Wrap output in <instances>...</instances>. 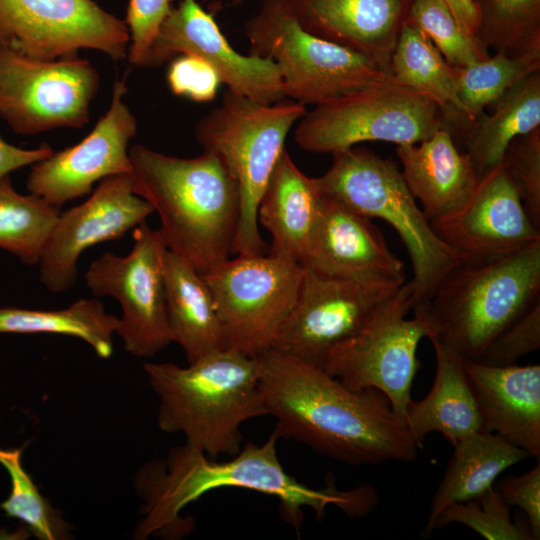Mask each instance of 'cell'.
Wrapping results in <instances>:
<instances>
[{
	"label": "cell",
	"mask_w": 540,
	"mask_h": 540,
	"mask_svg": "<svg viewBox=\"0 0 540 540\" xmlns=\"http://www.w3.org/2000/svg\"><path fill=\"white\" fill-rule=\"evenodd\" d=\"M540 301V241L493 258H466L439 283L424 310L428 339L478 361L490 342ZM414 310V311H416Z\"/></svg>",
	"instance_id": "5"
},
{
	"label": "cell",
	"mask_w": 540,
	"mask_h": 540,
	"mask_svg": "<svg viewBox=\"0 0 540 540\" xmlns=\"http://www.w3.org/2000/svg\"><path fill=\"white\" fill-rule=\"evenodd\" d=\"M99 86L86 59L41 60L0 47V118L18 134L81 128Z\"/></svg>",
	"instance_id": "13"
},
{
	"label": "cell",
	"mask_w": 540,
	"mask_h": 540,
	"mask_svg": "<svg viewBox=\"0 0 540 540\" xmlns=\"http://www.w3.org/2000/svg\"><path fill=\"white\" fill-rule=\"evenodd\" d=\"M444 1L463 29L471 37L477 40V33L480 25V14L475 2L473 0Z\"/></svg>",
	"instance_id": "43"
},
{
	"label": "cell",
	"mask_w": 540,
	"mask_h": 540,
	"mask_svg": "<svg viewBox=\"0 0 540 540\" xmlns=\"http://www.w3.org/2000/svg\"><path fill=\"white\" fill-rule=\"evenodd\" d=\"M442 125L432 100L393 79L315 106L298 121L294 140L302 150L334 154L366 141L416 144Z\"/></svg>",
	"instance_id": "9"
},
{
	"label": "cell",
	"mask_w": 540,
	"mask_h": 540,
	"mask_svg": "<svg viewBox=\"0 0 540 540\" xmlns=\"http://www.w3.org/2000/svg\"><path fill=\"white\" fill-rule=\"evenodd\" d=\"M125 21L93 0H0V47L41 60L78 56L81 49L127 57Z\"/></svg>",
	"instance_id": "15"
},
{
	"label": "cell",
	"mask_w": 540,
	"mask_h": 540,
	"mask_svg": "<svg viewBox=\"0 0 540 540\" xmlns=\"http://www.w3.org/2000/svg\"><path fill=\"white\" fill-rule=\"evenodd\" d=\"M444 476L435 491L421 535L429 537L448 506L474 499L492 487L509 467L530 457L498 434L478 431L454 446Z\"/></svg>",
	"instance_id": "27"
},
{
	"label": "cell",
	"mask_w": 540,
	"mask_h": 540,
	"mask_svg": "<svg viewBox=\"0 0 540 540\" xmlns=\"http://www.w3.org/2000/svg\"><path fill=\"white\" fill-rule=\"evenodd\" d=\"M491 107L489 115L477 119L464 144L478 178L502 162L514 138L540 128V70L513 85Z\"/></svg>",
	"instance_id": "29"
},
{
	"label": "cell",
	"mask_w": 540,
	"mask_h": 540,
	"mask_svg": "<svg viewBox=\"0 0 540 540\" xmlns=\"http://www.w3.org/2000/svg\"><path fill=\"white\" fill-rule=\"evenodd\" d=\"M407 21L417 26L452 66L465 67L490 56L463 29L444 0H412Z\"/></svg>",
	"instance_id": "35"
},
{
	"label": "cell",
	"mask_w": 540,
	"mask_h": 540,
	"mask_svg": "<svg viewBox=\"0 0 540 540\" xmlns=\"http://www.w3.org/2000/svg\"><path fill=\"white\" fill-rule=\"evenodd\" d=\"M304 29L390 72L412 0H289Z\"/></svg>",
	"instance_id": "21"
},
{
	"label": "cell",
	"mask_w": 540,
	"mask_h": 540,
	"mask_svg": "<svg viewBox=\"0 0 540 540\" xmlns=\"http://www.w3.org/2000/svg\"><path fill=\"white\" fill-rule=\"evenodd\" d=\"M431 225L466 258L504 256L540 241V229L529 218L501 163L479 178L473 195L458 212Z\"/></svg>",
	"instance_id": "19"
},
{
	"label": "cell",
	"mask_w": 540,
	"mask_h": 540,
	"mask_svg": "<svg viewBox=\"0 0 540 540\" xmlns=\"http://www.w3.org/2000/svg\"><path fill=\"white\" fill-rule=\"evenodd\" d=\"M167 83L177 96L195 102H210L216 97L222 82L209 63L195 55L182 54L170 63Z\"/></svg>",
	"instance_id": "39"
},
{
	"label": "cell",
	"mask_w": 540,
	"mask_h": 540,
	"mask_svg": "<svg viewBox=\"0 0 540 540\" xmlns=\"http://www.w3.org/2000/svg\"><path fill=\"white\" fill-rule=\"evenodd\" d=\"M540 70V54L509 56L496 52L465 67H456V89L466 125L465 141L484 108L491 106L513 85Z\"/></svg>",
	"instance_id": "32"
},
{
	"label": "cell",
	"mask_w": 540,
	"mask_h": 540,
	"mask_svg": "<svg viewBox=\"0 0 540 540\" xmlns=\"http://www.w3.org/2000/svg\"><path fill=\"white\" fill-rule=\"evenodd\" d=\"M540 347V301L504 328L487 346L479 362L491 366L515 365Z\"/></svg>",
	"instance_id": "38"
},
{
	"label": "cell",
	"mask_w": 540,
	"mask_h": 540,
	"mask_svg": "<svg viewBox=\"0 0 540 540\" xmlns=\"http://www.w3.org/2000/svg\"><path fill=\"white\" fill-rule=\"evenodd\" d=\"M501 164L516 187L529 218L540 229V128L514 138Z\"/></svg>",
	"instance_id": "37"
},
{
	"label": "cell",
	"mask_w": 540,
	"mask_h": 540,
	"mask_svg": "<svg viewBox=\"0 0 540 540\" xmlns=\"http://www.w3.org/2000/svg\"><path fill=\"white\" fill-rule=\"evenodd\" d=\"M164 281L172 341L182 347L188 363L226 349L216 305L205 279L168 249Z\"/></svg>",
	"instance_id": "26"
},
{
	"label": "cell",
	"mask_w": 540,
	"mask_h": 540,
	"mask_svg": "<svg viewBox=\"0 0 540 540\" xmlns=\"http://www.w3.org/2000/svg\"><path fill=\"white\" fill-rule=\"evenodd\" d=\"M125 79H116L108 110L77 144L31 165L26 187L60 209L65 203L90 194L96 182L129 174V142L137 121L127 103Z\"/></svg>",
	"instance_id": "18"
},
{
	"label": "cell",
	"mask_w": 540,
	"mask_h": 540,
	"mask_svg": "<svg viewBox=\"0 0 540 540\" xmlns=\"http://www.w3.org/2000/svg\"><path fill=\"white\" fill-rule=\"evenodd\" d=\"M483 431L540 458V365L491 366L464 359Z\"/></svg>",
	"instance_id": "22"
},
{
	"label": "cell",
	"mask_w": 540,
	"mask_h": 540,
	"mask_svg": "<svg viewBox=\"0 0 540 540\" xmlns=\"http://www.w3.org/2000/svg\"><path fill=\"white\" fill-rule=\"evenodd\" d=\"M274 432L349 465L411 462L418 447L388 398L354 389L324 368L269 349L258 356Z\"/></svg>",
	"instance_id": "1"
},
{
	"label": "cell",
	"mask_w": 540,
	"mask_h": 540,
	"mask_svg": "<svg viewBox=\"0 0 540 540\" xmlns=\"http://www.w3.org/2000/svg\"><path fill=\"white\" fill-rule=\"evenodd\" d=\"M171 0H129L125 23L130 42L127 58L140 66L162 21L171 9Z\"/></svg>",
	"instance_id": "40"
},
{
	"label": "cell",
	"mask_w": 540,
	"mask_h": 540,
	"mask_svg": "<svg viewBox=\"0 0 540 540\" xmlns=\"http://www.w3.org/2000/svg\"><path fill=\"white\" fill-rule=\"evenodd\" d=\"M479 10L477 40L509 56L540 54V0H473Z\"/></svg>",
	"instance_id": "33"
},
{
	"label": "cell",
	"mask_w": 540,
	"mask_h": 540,
	"mask_svg": "<svg viewBox=\"0 0 540 540\" xmlns=\"http://www.w3.org/2000/svg\"><path fill=\"white\" fill-rule=\"evenodd\" d=\"M251 54L273 61L286 99L329 103L393 80L370 59L302 27L289 0H263L247 21Z\"/></svg>",
	"instance_id": "8"
},
{
	"label": "cell",
	"mask_w": 540,
	"mask_h": 540,
	"mask_svg": "<svg viewBox=\"0 0 540 540\" xmlns=\"http://www.w3.org/2000/svg\"><path fill=\"white\" fill-rule=\"evenodd\" d=\"M53 149L48 144H41L33 149H24L5 141L0 135V178L11 172L48 157Z\"/></svg>",
	"instance_id": "42"
},
{
	"label": "cell",
	"mask_w": 540,
	"mask_h": 540,
	"mask_svg": "<svg viewBox=\"0 0 540 540\" xmlns=\"http://www.w3.org/2000/svg\"><path fill=\"white\" fill-rule=\"evenodd\" d=\"M436 373L429 393L410 400L404 421L418 449L430 433H440L453 446L468 435L483 431L482 419L464 369V358L435 339Z\"/></svg>",
	"instance_id": "25"
},
{
	"label": "cell",
	"mask_w": 540,
	"mask_h": 540,
	"mask_svg": "<svg viewBox=\"0 0 540 540\" xmlns=\"http://www.w3.org/2000/svg\"><path fill=\"white\" fill-rule=\"evenodd\" d=\"M412 293L411 284H403L355 335L329 353L323 365L327 373L351 388L382 392L401 417L412 399L413 380L420 368L419 342L429 335L424 310L406 318L412 310Z\"/></svg>",
	"instance_id": "10"
},
{
	"label": "cell",
	"mask_w": 540,
	"mask_h": 540,
	"mask_svg": "<svg viewBox=\"0 0 540 540\" xmlns=\"http://www.w3.org/2000/svg\"><path fill=\"white\" fill-rule=\"evenodd\" d=\"M60 209L43 198L20 194L9 175L0 178V248L27 265L39 263Z\"/></svg>",
	"instance_id": "31"
},
{
	"label": "cell",
	"mask_w": 540,
	"mask_h": 540,
	"mask_svg": "<svg viewBox=\"0 0 540 540\" xmlns=\"http://www.w3.org/2000/svg\"><path fill=\"white\" fill-rule=\"evenodd\" d=\"M279 439L272 431L262 444L248 442L229 460L221 462L184 444L171 448L164 460L144 466L136 479L144 500L137 538L187 534L193 520L182 518V510L219 488L246 489L276 498L282 518L297 533L305 509H311L318 520L329 506L337 507L350 518L366 516L376 509L379 496L371 485L341 490L330 476L325 487L313 488L290 475L278 457Z\"/></svg>",
	"instance_id": "2"
},
{
	"label": "cell",
	"mask_w": 540,
	"mask_h": 540,
	"mask_svg": "<svg viewBox=\"0 0 540 540\" xmlns=\"http://www.w3.org/2000/svg\"><path fill=\"white\" fill-rule=\"evenodd\" d=\"M118 324L119 318L108 314L95 299H79L58 310L0 308V333L72 336L85 341L103 359L112 355Z\"/></svg>",
	"instance_id": "30"
},
{
	"label": "cell",
	"mask_w": 540,
	"mask_h": 540,
	"mask_svg": "<svg viewBox=\"0 0 540 540\" xmlns=\"http://www.w3.org/2000/svg\"><path fill=\"white\" fill-rule=\"evenodd\" d=\"M501 498L510 507L521 509L533 539L540 538V463L520 476H507L494 483Z\"/></svg>",
	"instance_id": "41"
},
{
	"label": "cell",
	"mask_w": 540,
	"mask_h": 540,
	"mask_svg": "<svg viewBox=\"0 0 540 540\" xmlns=\"http://www.w3.org/2000/svg\"><path fill=\"white\" fill-rule=\"evenodd\" d=\"M132 190L157 212L166 247L201 275L230 258L240 216L237 182L224 161L203 151L169 156L129 149Z\"/></svg>",
	"instance_id": "3"
},
{
	"label": "cell",
	"mask_w": 540,
	"mask_h": 540,
	"mask_svg": "<svg viewBox=\"0 0 540 540\" xmlns=\"http://www.w3.org/2000/svg\"><path fill=\"white\" fill-rule=\"evenodd\" d=\"M166 244L146 221L133 232V246L125 256L105 252L85 274L96 296L115 298L121 306L116 333L136 357H153L172 341L166 309L164 257Z\"/></svg>",
	"instance_id": "14"
},
{
	"label": "cell",
	"mask_w": 540,
	"mask_h": 540,
	"mask_svg": "<svg viewBox=\"0 0 540 540\" xmlns=\"http://www.w3.org/2000/svg\"><path fill=\"white\" fill-rule=\"evenodd\" d=\"M303 265L271 253L237 255L203 274L220 323L225 348L250 357L271 349L290 311Z\"/></svg>",
	"instance_id": "11"
},
{
	"label": "cell",
	"mask_w": 540,
	"mask_h": 540,
	"mask_svg": "<svg viewBox=\"0 0 540 540\" xmlns=\"http://www.w3.org/2000/svg\"><path fill=\"white\" fill-rule=\"evenodd\" d=\"M154 213L132 190L129 174L107 177L80 205L60 213L39 260V279L53 294L71 289L81 254L96 244L120 239Z\"/></svg>",
	"instance_id": "16"
},
{
	"label": "cell",
	"mask_w": 540,
	"mask_h": 540,
	"mask_svg": "<svg viewBox=\"0 0 540 540\" xmlns=\"http://www.w3.org/2000/svg\"><path fill=\"white\" fill-rule=\"evenodd\" d=\"M21 457L22 448H0V464L7 470L11 480V493L0 507L6 516L23 522L37 539H68L69 525L39 492L23 468Z\"/></svg>",
	"instance_id": "34"
},
{
	"label": "cell",
	"mask_w": 540,
	"mask_h": 540,
	"mask_svg": "<svg viewBox=\"0 0 540 540\" xmlns=\"http://www.w3.org/2000/svg\"><path fill=\"white\" fill-rule=\"evenodd\" d=\"M332 156L329 169L314 178L320 196L393 227L412 263V311L424 307L443 278L466 256L437 235L394 160L355 146Z\"/></svg>",
	"instance_id": "6"
},
{
	"label": "cell",
	"mask_w": 540,
	"mask_h": 540,
	"mask_svg": "<svg viewBox=\"0 0 540 540\" xmlns=\"http://www.w3.org/2000/svg\"><path fill=\"white\" fill-rule=\"evenodd\" d=\"M463 524L488 540H530L528 524L514 522L511 507L493 485L480 496L446 507L435 523V529L448 524Z\"/></svg>",
	"instance_id": "36"
},
{
	"label": "cell",
	"mask_w": 540,
	"mask_h": 540,
	"mask_svg": "<svg viewBox=\"0 0 540 540\" xmlns=\"http://www.w3.org/2000/svg\"><path fill=\"white\" fill-rule=\"evenodd\" d=\"M306 112V106L290 99L263 104L226 89L221 103L196 123V141L224 161L239 188L240 216L232 254L269 252L259 232L258 204L289 131Z\"/></svg>",
	"instance_id": "7"
},
{
	"label": "cell",
	"mask_w": 540,
	"mask_h": 540,
	"mask_svg": "<svg viewBox=\"0 0 540 540\" xmlns=\"http://www.w3.org/2000/svg\"><path fill=\"white\" fill-rule=\"evenodd\" d=\"M321 196L284 150L260 198L257 220L271 235L269 253L303 264L319 215Z\"/></svg>",
	"instance_id": "24"
},
{
	"label": "cell",
	"mask_w": 540,
	"mask_h": 540,
	"mask_svg": "<svg viewBox=\"0 0 540 540\" xmlns=\"http://www.w3.org/2000/svg\"><path fill=\"white\" fill-rule=\"evenodd\" d=\"M404 181L430 222L458 212L471 198L478 176L465 151L441 127L430 138L398 145Z\"/></svg>",
	"instance_id": "23"
},
{
	"label": "cell",
	"mask_w": 540,
	"mask_h": 540,
	"mask_svg": "<svg viewBox=\"0 0 540 540\" xmlns=\"http://www.w3.org/2000/svg\"><path fill=\"white\" fill-rule=\"evenodd\" d=\"M302 265L332 276L405 278L372 219L325 196Z\"/></svg>",
	"instance_id": "20"
},
{
	"label": "cell",
	"mask_w": 540,
	"mask_h": 540,
	"mask_svg": "<svg viewBox=\"0 0 540 540\" xmlns=\"http://www.w3.org/2000/svg\"><path fill=\"white\" fill-rule=\"evenodd\" d=\"M229 3H231L232 5H235V6H238V5H241L243 4L245 1L247 0H227Z\"/></svg>",
	"instance_id": "44"
},
{
	"label": "cell",
	"mask_w": 540,
	"mask_h": 540,
	"mask_svg": "<svg viewBox=\"0 0 540 540\" xmlns=\"http://www.w3.org/2000/svg\"><path fill=\"white\" fill-rule=\"evenodd\" d=\"M191 54L209 63L227 89L263 104L286 99L277 65L263 57L233 49L212 14L196 0L171 7L141 67L155 68L174 55Z\"/></svg>",
	"instance_id": "17"
},
{
	"label": "cell",
	"mask_w": 540,
	"mask_h": 540,
	"mask_svg": "<svg viewBox=\"0 0 540 540\" xmlns=\"http://www.w3.org/2000/svg\"><path fill=\"white\" fill-rule=\"evenodd\" d=\"M295 301L271 349L323 368L329 353L355 335L405 278L341 277L303 266Z\"/></svg>",
	"instance_id": "12"
},
{
	"label": "cell",
	"mask_w": 540,
	"mask_h": 540,
	"mask_svg": "<svg viewBox=\"0 0 540 540\" xmlns=\"http://www.w3.org/2000/svg\"><path fill=\"white\" fill-rule=\"evenodd\" d=\"M143 369L159 399V428L183 434L186 446L211 458L237 454L243 423L268 415L258 357L223 349L186 367L146 362Z\"/></svg>",
	"instance_id": "4"
},
{
	"label": "cell",
	"mask_w": 540,
	"mask_h": 540,
	"mask_svg": "<svg viewBox=\"0 0 540 540\" xmlns=\"http://www.w3.org/2000/svg\"><path fill=\"white\" fill-rule=\"evenodd\" d=\"M455 68L417 26L406 20L391 56L390 73L399 84L432 100L441 110L442 127L454 138L464 139L466 125Z\"/></svg>",
	"instance_id": "28"
}]
</instances>
